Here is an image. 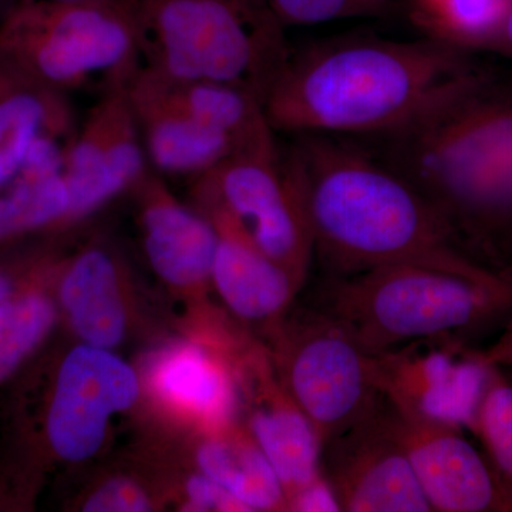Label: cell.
<instances>
[{"label":"cell","mask_w":512,"mask_h":512,"mask_svg":"<svg viewBox=\"0 0 512 512\" xmlns=\"http://www.w3.org/2000/svg\"><path fill=\"white\" fill-rule=\"evenodd\" d=\"M484 67L436 39L352 35L289 52L265 94L266 119L295 136H383L471 82Z\"/></svg>","instance_id":"obj_1"},{"label":"cell","mask_w":512,"mask_h":512,"mask_svg":"<svg viewBox=\"0 0 512 512\" xmlns=\"http://www.w3.org/2000/svg\"><path fill=\"white\" fill-rule=\"evenodd\" d=\"M379 137V160L436 207L474 262L512 282V72L484 69Z\"/></svg>","instance_id":"obj_2"},{"label":"cell","mask_w":512,"mask_h":512,"mask_svg":"<svg viewBox=\"0 0 512 512\" xmlns=\"http://www.w3.org/2000/svg\"><path fill=\"white\" fill-rule=\"evenodd\" d=\"M296 140L289 153L301 173L315 249L340 271L421 264L512 284L474 262L436 207L379 158L332 136Z\"/></svg>","instance_id":"obj_3"},{"label":"cell","mask_w":512,"mask_h":512,"mask_svg":"<svg viewBox=\"0 0 512 512\" xmlns=\"http://www.w3.org/2000/svg\"><path fill=\"white\" fill-rule=\"evenodd\" d=\"M0 392V511H29L60 464L100 453L111 421L143 397L140 373L114 350H43Z\"/></svg>","instance_id":"obj_4"},{"label":"cell","mask_w":512,"mask_h":512,"mask_svg":"<svg viewBox=\"0 0 512 512\" xmlns=\"http://www.w3.org/2000/svg\"><path fill=\"white\" fill-rule=\"evenodd\" d=\"M141 67L164 79L245 87L265 99L291 49L266 0H128Z\"/></svg>","instance_id":"obj_5"},{"label":"cell","mask_w":512,"mask_h":512,"mask_svg":"<svg viewBox=\"0 0 512 512\" xmlns=\"http://www.w3.org/2000/svg\"><path fill=\"white\" fill-rule=\"evenodd\" d=\"M370 355L417 340L456 338L512 312V284L484 282L436 266H377L342 279L325 311Z\"/></svg>","instance_id":"obj_6"},{"label":"cell","mask_w":512,"mask_h":512,"mask_svg":"<svg viewBox=\"0 0 512 512\" xmlns=\"http://www.w3.org/2000/svg\"><path fill=\"white\" fill-rule=\"evenodd\" d=\"M0 59L66 94L127 84L141 67L130 2L10 3L0 19Z\"/></svg>","instance_id":"obj_7"},{"label":"cell","mask_w":512,"mask_h":512,"mask_svg":"<svg viewBox=\"0 0 512 512\" xmlns=\"http://www.w3.org/2000/svg\"><path fill=\"white\" fill-rule=\"evenodd\" d=\"M268 333L276 375L323 444L383 399L373 355L328 313H286Z\"/></svg>","instance_id":"obj_8"},{"label":"cell","mask_w":512,"mask_h":512,"mask_svg":"<svg viewBox=\"0 0 512 512\" xmlns=\"http://www.w3.org/2000/svg\"><path fill=\"white\" fill-rule=\"evenodd\" d=\"M192 205L227 211L264 254L303 284L315 249L305 188L291 153L238 151L191 184Z\"/></svg>","instance_id":"obj_9"},{"label":"cell","mask_w":512,"mask_h":512,"mask_svg":"<svg viewBox=\"0 0 512 512\" xmlns=\"http://www.w3.org/2000/svg\"><path fill=\"white\" fill-rule=\"evenodd\" d=\"M245 343L205 336L151 350L138 370L143 394L158 413L192 433L228 426L241 413L237 353Z\"/></svg>","instance_id":"obj_10"},{"label":"cell","mask_w":512,"mask_h":512,"mask_svg":"<svg viewBox=\"0 0 512 512\" xmlns=\"http://www.w3.org/2000/svg\"><path fill=\"white\" fill-rule=\"evenodd\" d=\"M491 369L457 338L417 340L373 355L377 389L394 409L460 429L473 430Z\"/></svg>","instance_id":"obj_11"},{"label":"cell","mask_w":512,"mask_h":512,"mask_svg":"<svg viewBox=\"0 0 512 512\" xmlns=\"http://www.w3.org/2000/svg\"><path fill=\"white\" fill-rule=\"evenodd\" d=\"M322 471L340 510L430 512L387 400L323 444Z\"/></svg>","instance_id":"obj_12"},{"label":"cell","mask_w":512,"mask_h":512,"mask_svg":"<svg viewBox=\"0 0 512 512\" xmlns=\"http://www.w3.org/2000/svg\"><path fill=\"white\" fill-rule=\"evenodd\" d=\"M127 86L101 92L67 151L70 231L121 195L133 194L150 173Z\"/></svg>","instance_id":"obj_13"},{"label":"cell","mask_w":512,"mask_h":512,"mask_svg":"<svg viewBox=\"0 0 512 512\" xmlns=\"http://www.w3.org/2000/svg\"><path fill=\"white\" fill-rule=\"evenodd\" d=\"M237 379L241 421L274 467L288 501L322 476V440L286 392L264 346L247 342L239 350Z\"/></svg>","instance_id":"obj_14"},{"label":"cell","mask_w":512,"mask_h":512,"mask_svg":"<svg viewBox=\"0 0 512 512\" xmlns=\"http://www.w3.org/2000/svg\"><path fill=\"white\" fill-rule=\"evenodd\" d=\"M390 407L431 511H512L511 495L487 456L471 444L463 429L399 412L392 404Z\"/></svg>","instance_id":"obj_15"},{"label":"cell","mask_w":512,"mask_h":512,"mask_svg":"<svg viewBox=\"0 0 512 512\" xmlns=\"http://www.w3.org/2000/svg\"><path fill=\"white\" fill-rule=\"evenodd\" d=\"M131 195L136 197L138 228L148 265L170 291L201 302L212 288L218 245L214 222L194 205L178 200L164 177L153 170Z\"/></svg>","instance_id":"obj_16"},{"label":"cell","mask_w":512,"mask_h":512,"mask_svg":"<svg viewBox=\"0 0 512 512\" xmlns=\"http://www.w3.org/2000/svg\"><path fill=\"white\" fill-rule=\"evenodd\" d=\"M133 276L119 249L92 239L57 266L60 316L80 343L116 350L136 323Z\"/></svg>","instance_id":"obj_17"},{"label":"cell","mask_w":512,"mask_h":512,"mask_svg":"<svg viewBox=\"0 0 512 512\" xmlns=\"http://www.w3.org/2000/svg\"><path fill=\"white\" fill-rule=\"evenodd\" d=\"M197 208L211 218L218 232L212 288L239 322L269 332L289 312L302 285L264 254L227 211Z\"/></svg>","instance_id":"obj_18"},{"label":"cell","mask_w":512,"mask_h":512,"mask_svg":"<svg viewBox=\"0 0 512 512\" xmlns=\"http://www.w3.org/2000/svg\"><path fill=\"white\" fill-rule=\"evenodd\" d=\"M127 89L154 173L194 181L238 153L231 138L188 116L158 94L141 67Z\"/></svg>","instance_id":"obj_19"},{"label":"cell","mask_w":512,"mask_h":512,"mask_svg":"<svg viewBox=\"0 0 512 512\" xmlns=\"http://www.w3.org/2000/svg\"><path fill=\"white\" fill-rule=\"evenodd\" d=\"M77 130L69 94L23 76L0 59V191L18 178L40 141H72Z\"/></svg>","instance_id":"obj_20"},{"label":"cell","mask_w":512,"mask_h":512,"mask_svg":"<svg viewBox=\"0 0 512 512\" xmlns=\"http://www.w3.org/2000/svg\"><path fill=\"white\" fill-rule=\"evenodd\" d=\"M195 470L228 491L247 511H286L284 487L241 420L194 433Z\"/></svg>","instance_id":"obj_21"},{"label":"cell","mask_w":512,"mask_h":512,"mask_svg":"<svg viewBox=\"0 0 512 512\" xmlns=\"http://www.w3.org/2000/svg\"><path fill=\"white\" fill-rule=\"evenodd\" d=\"M62 245L50 252L0 305V390L49 343L62 320L56 299Z\"/></svg>","instance_id":"obj_22"},{"label":"cell","mask_w":512,"mask_h":512,"mask_svg":"<svg viewBox=\"0 0 512 512\" xmlns=\"http://www.w3.org/2000/svg\"><path fill=\"white\" fill-rule=\"evenodd\" d=\"M141 70L165 100L231 138L239 151L276 144L264 101L251 90L227 83L180 82Z\"/></svg>","instance_id":"obj_23"},{"label":"cell","mask_w":512,"mask_h":512,"mask_svg":"<svg viewBox=\"0 0 512 512\" xmlns=\"http://www.w3.org/2000/svg\"><path fill=\"white\" fill-rule=\"evenodd\" d=\"M69 208L63 173L13 181L0 191V254L30 239L69 234Z\"/></svg>","instance_id":"obj_24"},{"label":"cell","mask_w":512,"mask_h":512,"mask_svg":"<svg viewBox=\"0 0 512 512\" xmlns=\"http://www.w3.org/2000/svg\"><path fill=\"white\" fill-rule=\"evenodd\" d=\"M512 0H413L412 18L430 39L464 52L490 49Z\"/></svg>","instance_id":"obj_25"},{"label":"cell","mask_w":512,"mask_h":512,"mask_svg":"<svg viewBox=\"0 0 512 512\" xmlns=\"http://www.w3.org/2000/svg\"><path fill=\"white\" fill-rule=\"evenodd\" d=\"M471 431L480 437L485 456L512 497V379L497 367L488 376Z\"/></svg>","instance_id":"obj_26"},{"label":"cell","mask_w":512,"mask_h":512,"mask_svg":"<svg viewBox=\"0 0 512 512\" xmlns=\"http://www.w3.org/2000/svg\"><path fill=\"white\" fill-rule=\"evenodd\" d=\"M165 488L148 484L146 478L116 473L90 485L80 498V511L146 512L160 510L167 500Z\"/></svg>","instance_id":"obj_27"},{"label":"cell","mask_w":512,"mask_h":512,"mask_svg":"<svg viewBox=\"0 0 512 512\" xmlns=\"http://www.w3.org/2000/svg\"><path fill=\"white\" fill-rule=\"evenodd\" d=\"M266 2L285 28L318 25V23L377 12L370 0H266Z\"/></svg>","instance_id":"obj_28"},{"label":"cell","mask_w":512,"mask_h":512,"mask_svg":"<svg viewBox=\"0 0 512 512\" xmlns=\"http://www.w3.org/2000/svg\"><path fill=\"white\" fill-rule=\"evenodd\" d=\"M170 484L171 498L183 511H247L225 488L195 468L184 477H175Z\"/></svg>","instance_id":"obj_29"},{"label":"cell","mask_w":512,"mask_h":512,"mask_svg":"<svg viewBox=\"0 0 512 512\" xmlns=\"http://www.w3.org/2000/svg\"><path fill=\"white\" fill-rule=\"evenodd\" d=\"M62 239L63 237L30 239L0 254V305L12 295L40 261L62 245Z\"/></svg>","instance_id":"obj_30"},{"label":"cell","mask_w":512,"mask_h":512,"mask_svg":"<svg viewBox=\"0 0 512 512\" xmlns=\"http://www.w3.org/2000/svg\"><path fill=\"white\" fill-rule=\"evenodd\" d=\"M286 511L340 512L338 498L325 474L291 495L286 501Z\"/></svg>","instance_id":"obj_31"},{"label":"cell","mask_w":512,"mask_h":512,"mask_svg":"<svg viewBox=\"0 0 512 512\" xmlns=\"http://www.w3.org/2000/svg\"><path fill=\"white\" fill-rule=\"evenodd\" d=\"M478 356L487 367L512 369V312L508 316L503 333L490 348L478 350Z\"/></svg>","instance_id":"obj_32"},{"label":"cell","mask_w":512,"mask_h":512,"mask_svg":"<svg viewBox=\"0 0 512 512\" xmlns=\"http://www.w3.org/2000/svg\"><path fill=\"white\" fill-rule=\"evenodd\" d=\"M488 52L498 53L512 60V3Z\"/></svg>","instance_id":"obj_33"},{"label":"cell","mask_w":512,"mask_h":512,"mask_svg":"<svg viewBox=\"0 0 512 512\" xmlns=\"http://www.w3.org/2000/svg\"><path fill=\"white\" fill-rule=\"evenodd\" d=\"M370 2H372V5L375 6L377 10H379L380 8H382L384 3L387 2V0H370Z\"/></svg>","instance_id":"obj_34"},{"label":"cell","mask_w":512,"mask_h":512,"mask_svg":"<svg viewBox=\"0 0 512 512\" xmlns=\"http://www.w3.org/2000/svg\"><path fill=\"white\" fill-rule=\"evenodd\" d=\"M15 2H30V0H12V3ZM56 2H83V0H56Z\"/></svg>","instance_id":"obj_35"},{"label":"cell","mask_w":512,"mask_h":512,"mask_svg":"<svg viewBox=\"0 0 512 512\" xmlns=\"http://www.w3.org/2000/svg\"><path fill=\"white\" fill-rule=\"evenodd\" d=\"M501 370H503L505 375H507L508 377H510V379H512V369H501Z\"/></svg>","instance_id":"obj_36"}]
</instances>
